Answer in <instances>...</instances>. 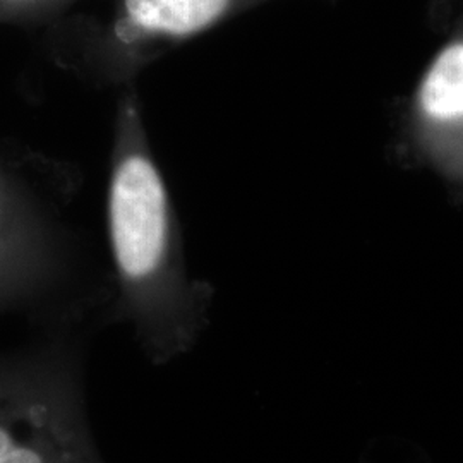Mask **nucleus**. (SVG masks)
<instances>
[{
    "label": "nucleus",
    "mask_w": 463,
    "mask_h": 463,
    "mask_svg": "<svg viewBox=\"0 0 463 463\" xmlns=\"http://www.w3.org/2000/svg\"><path fill=\"white\" fill-rule=\"evenodd\" d=\"M71 463H99V458H97V455H95V451L93 453H90V455H86L83 458H80V460H76V462Z\"/></svg>",
    "instance_id": "nucleus-5"
},
{
    "label": "nucleus",
    "mask_w": 463,
    "mask_h": 463,
    "mask_svg": "<svg viewBox=\"0 0 463 463\" xmlns=\"http://www.w3.org/2000/svg\"><path fill=\"white\" fill-rule=\"evenodd\" d=\"M107 231L116 315L133 326L155 364L187 354L210 325L215 290L189 271L183 229L151 149L136 84L117 99Z\"/></svg>",
    "instance_id": "nucleus-1"
},
{
    "label": "nucleus",
    "mask_w": 463,
    "mask_h": 463,
    "mask_svg": "<svg viewBox=\"0 0 463 463\" xmlns=\"http://www.w3.org/2000/svg\"><path fill=\"white\" fill-rule=\"evenodd\" d=\"M80 172L28 148L0 146V298L61 280L76 233Z\"/></svg>",
    "instance_id": "nucleus-2"
},
{
    "label": "nucleus",
    "mask_w": 463,
    "mask_h": 463,
    "mask_svg": "<svg viewBox=\"0 0 463 463\" xmlns=\"http://www.w3.org/2000/svg\"><path fill=\"white\" fill-rule=\"evenodd\" d=\"M90 453L76 378L0 386V463H71Z\"/></svg>",
    "instance_id": "nucleus-3"
},
{
    "label": "nucleus",
    "mask_w": 463,
    "mask_h": 463,
    "mask_svg": "<svg viewBox=\"0 0 463 463\" xmlns=\"http://www.w3.org/2000/svg\"><path fill=\"white\" fill-rule=\"evenodd\" d=\"M415 114L438 165L463 179V40L432 61L417 90Z\"/></svg>",
    "instance_id": "nucleus-4"
}]
</instances>
